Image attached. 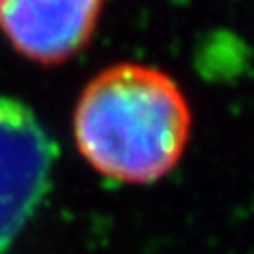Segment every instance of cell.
<instances>
[{"mask_svg":"<svg viewBox=\"0 0 254 254\" xmlns=\"http://www.w3.org/2000/svg\"><path fill=\"white\" fill-rule=\"evenodd\" d=\"M190 108L165 72L117 64L93 76L74 110L81 155L108 178L146 185L165 176L185 153Z\"/></svg>","mask_w":254,"mask_h":254,"instance_id":"obj_1","label":"cell"},{"mask_svg":"<svg viewBox=\"0 0 254 254\" xmlns=\"http://www.w3.org/2000/svg\"><path fill=\"white\" fill-rule=\"evenodd\" d=\"M55 146L32 110L0 95V254L49 189Z\"/></svg>","mask_w":254,"mask_h":254,"instance_id":"obj_2","label":"cell"},{"mask_svg":"<svg viewBox=\"0 0 254 254\" xmlns=\"http://www.w3.org/2000/svg\"><path fill=\"white\" fill-rule=\"evenodd\" d=\"M102 0H0V30L30 60L58 64L89 43Z\"/></svg>","mask_w":254,"mask_h":254,"instance_id":"obj_3","label":"cell"}]
</instances>
